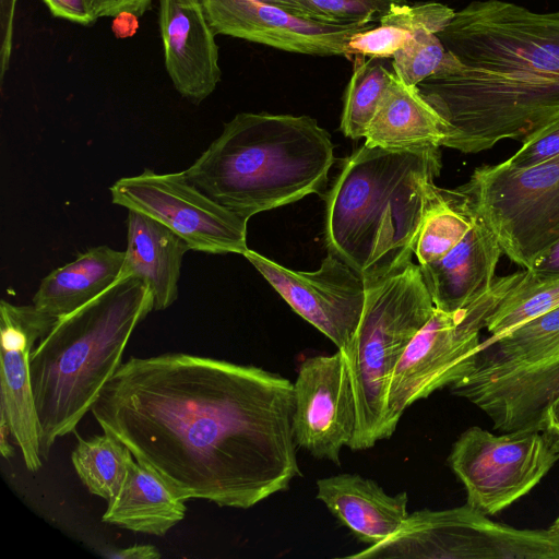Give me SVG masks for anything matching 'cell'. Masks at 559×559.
Masks as SVG:
<instances>
[{
	"label": "cell",
	"instance_id": "cell-30",
	"mask_svg": "<svg viewBox=\"0 0 559 559\" xmlns=\"http://www.w3.org/2000/svg\"><path fill=\"white\" fill-rule=\"evenodd\" d=\"M455 11L439 2H418L413 5H394L379 21L408 32L425 29L438 35L452 21Z\"/></svg>",
	"mask_w": 559,
	"mask_h": 559
},
{
	"label": "cell",
	"instance_id": "cell-38",
	"mask_svg": "<svg viewBox=\"0 0 559 559\" xmlns=\"http://www.w3.org/2000/svg\"><path fill=\"white\" fill-rule=\"evenodd\" d=\"M527 270L543 277H559V239Z\"/></svg>",
	"mask_w": 559,
	"mask_h": 559
},
{
	"label": "cell",
	"instance_id": "cell-4",
	"mask_svg": "<svg viewBox=\"0 0 559 559\" xmlns=\"http://www.w3.org/2000/svg\"><path fill=\"white\" fill-rule=\"evenodd\" d=\"M333 163L331 136L314 118L240 112L183 171L207 197L249 221L321 193Z\"/></svg>",
	"mask_w": 559,
	"mask_h": 559
},
{
	"label": "cell",
	"instance_id": "cell-14",
	"mask_svg": "<svg viewBox=\"0 0 559 559\" xmlns=\"http://www.w3.org/2000/svg\"><path fill=\"white\" fill-rule=\"evenodd\" d=\"M215 34L287 52L353 60L349 38L373 23H319L296 17L257 0H200Z\"/></svg>",
	"mask_w": 559,
	"mask_h": 559
},
{
	"label": "cell",
	"instance_id": "cell-16",
	"mask_svg": "<svg viewBox=\"0 0 559 559\" xmlns=\"http://www.w3.org/2000/svg\"><path fill=\"white\" fill-rule=\"evenodd\" d=\"M450 389L480 408L500 432L540 430L559 396V355L521 367L473 369Z\"/></svg>",
	"mask_w": 559,
	"mask_h": 559
},
{
	"label": "cell",
	"instance_id": "cell-34",
	"mask_svg": "<svg viewBox=\"0 0 559 559\" xmlns=\"http://www.w3.org/2000/svg\"><path fill=\"white\" fill-rule=\"evenodd\" d=\"M17 0H0V81L9 69L14 37V21Z\"/></svg>",
	"mask_w": 559,
	"mask_h": 559
},
{
	"label": "cell",
	"instance_id": "cell-18",
	"mask_svg": "<svg viewBox=\"0 0 559 559\" xmlns=\"http://www.w3.org/2000/svg\"><path fill=\"white\" fill-rule=\"evenodd\" d=\"M502 254L496 237L477 216L465 237L443 259L419 265L435 307L454 311L484 294L497 277Z\"/></svg>",
	"mask_w": 559,
	"mask_h": 559
},
{
	"label": "cell",
	"instance_id": "cell-42",
	"mask_svg": "<svg viewBox=\"0 0 559 559\" xmlns=\"http://www.w3.org/2000/svg\"><path fill=\"white\" fill-rule=\"evenodd\" d=\"M557 452L559 453V448L557 449ZM551 530L559 532V515L554 521V523L550 526Z\"/></svg>",
	"mask_w": 559,
	"mask_h": 559
},
{
	"label": "cell",
	"instance_id": "cell-6",
	"mask_svg": "<svg viewBox=\"0 0 559 559\" xmlns=\"http://www.w3.org/2000/svg\"><path fill=\"white\" fill-rule=\"evenodd\" d=\"M365 284L359 324L349 346L341 350L357 412L352 450H366L389 439L385 415L392 372L436 308L419 264L413 261Z\"/></svg>",
	"mask_w": 559,
	"mask_h": 559
},
{
	"label": "cell",
	"instance_id": "cell-35",
	"mask_svg": "<svg viewBox=\"0 0 559 559\" xmlns=\"http://www.w3.org/2000/svg\"><path fill=\"white\" fill-rule=\"evenodd\" d=\"M50 14L81 25H91L97 17L90 0H41Z\"/></svg>",
	"mask_w": 559,
	"mask_h": 559
},
{
	"label": "cell",
	"instance_id": "cell-5",
	"mask_svg": "<svg viewBox=\"0 0 559 559\" xmlns=\"http://www.w3.org/2000/svg\"><path fill=\"white\" fill-rule=\"evenodd\" d=\"M154 310L147 286L120 278L99 296L58 318L29 356L41 457L72 432L122 364L134 329Z\"/></svg>",
	"mask_w": 559,
	"mask_h": 559
},
{
	"label": "cell",
	"instance_id": "cell-13",
	"mask_svg": "<svg viewBox=\"0 0 559 559\" xmlns=\"http://www.w3.org/2000/svg\"><path fill=\"white\" fill-rule=\"evenodd\" d=\"M294 385L293 431L298 447L313 457L340 465L344 445L352 442L357 412L343 356L306 358L299 366Z\"/></svg>",
	"mask_w": 559,
	"mask_h": 559
},
{
	"label": "cell",
	"instance_id": "cell-3",
	"mask_svg": "<svg viewBox=\"0 0 559 559\" xmlns=\"http://www.w3.org/2000/svg\"><path fill=\"white\" fill-rule=\"evenodd\" d=\"M442 167L440 146L386 150L364 144L325 198V240L364 281L412 261Z\"/></svg>",
	"mask_w": 559,
	"mask_h": 559
},
{
	"label": "cell",
	"instance_id": "cell-23",
	"mask_svg": "<svg viewBox=\"0 0 559 559\" xmlns=\"http://www.w3.org/2000/svg\"><path fill=\"white\" fill-rule=\"evenodd\" d=\"M124 251L108 246L88 248L45 276L33 305L58 319L86 305L119 278Z\"/></svg>",
	"mask_w": 559,
	"mask_h": 559
},
{
	"label": "cell",
	"instance_id": "cell-26",
	"mask_svg": "<svg viewBox=\"0 0 559 559\" xmlns=\"http://www.w3.org/2000/svg\"><path fill=\"white\" fill-rule=\"evenodd\" d=\"M133 456L129 449L104 432L79 438L72 451L73 467L88 491L109 501L120 489Z\"/></svg>",
	"mask_w": 559,
	"mask_h": 559
},
{
	"label": "cell",
	"instance_id": "cell-8",
	"mask_svg": "<svg viewBox=\"0 0 559 559\" xmlns=\"http://www.w3.org/2000/svg\"><path fill=\"white\" fill-rule=\"evenodd\" d=\"M460 187L519 266L530 269L559 239V155L526 168L483 165Z\"/></svg>",
	"mask_w": 559,
	"mask_h": 559
},
{
	"label": "cell",
	"instance_id": "cell-21",
	"mask_svg": "<svg viewBox=\"0 0 559 559\" xmlns=\"http://www.w3.org/2000/svg\"><path fill=\"white\" fill-rule=\"evenodd\" d=\"M447 123L417 86L394 72L365 136L366 144L386 150L440 146Z\"/></svg>",
	"mask_w": 559,
	"mask_h": 559
},
{
	"label": "cell",
	"instance_id": "cell-11",
	"mask_svg": "<svg viewBox=\"0 0 559 559\" xmlns=\"http://www.w3.org/2000/svg\"><path fill=\"white\" fill-rule=\"evenodd\" d=\"M112 203L141 212L180 236L191 250L242 254L248 219L202 192L185 171L158 174L145 168L110 187Z\"/></svg>",
	"mask_w": 559,
	"mask_h": 559
},
{
	"label": "cell",
	"instance_id": "cell-36",
	"mask_svg": "<svg viewBox=\"0 0 559 559\" xmlns=\"http://www.w3.org/2000/svg\"><path fill=\"white\" fill-rule=\"evenodd\" d=\"M97 19L116 17L122 13L142 16L152 5L153 0H90Z\"/></svg>",
	"mask_w": 559,
	"mask_h": 559
},
{
	"label": "cell",
	"instance_id": "cell-22",
	"mask_svg": "<svg viewBox=\"0 0 559 559\" xmlns=\"http://www.w3.org/2000/svg\"><path fill=\"white\" fill-rule=\"evenodd\" d=\"M103 521L138 533L163 536L186 514L185 500L153 471L132 460Z\"/></svg>",
	"mask_w": 559,
	"mask_h": 559
},
{
	"label": "cell",
	"instance_id": "cell-24",
	"mask_svg": "<svg viewBox=\"0 0 559 559\" xmlns=\"http://www.w3.org/2000/svg\"><path fill=\"white\" fill-rule=\"evenodd\" d=\"M556 355H559V306L498 338L481 341L474 369L527 366Z\"/></svg>",
	"mask_w": 559,
	"mask_h": 559
},
{
	"label": "cell",
	"instance_id": "cell-27",
	"mask_svg": "<svg viewBox=\"0 0 559 559\" xmlns=\"http://www.w3.org/2000/svg\"><path fill=\"white\" fill-rule=\"evenodd\" d=\"M559 306V277H543L524 269L485 322L495 340Z\"/></svg>",
	"mask_w": 559,
	"mask_h": 559
},
{
	"label": "cell",
	"instance_id": "cell-7",
	"mask_svg": "<svg viewBox=\"0 0 559 559\" xmlns=\"http://www.w3.org/2000/svg\"><path fill=\"white\" fill-rule=\"evenodd\" d=\"M522 274L519 271L497 276L484 294L454 311L435 308L392 372L385 415L389 438L408 406L452 385L474 369L481 347L479 332L486 319Z\"/></svg>",
	"mask_w": 559,
	"mask_h": 559
},
{
	"label": "cell",
	"instance_id": "cell-41",
	"mask_svg": "<svg viewBox=\"0 0 559 559\" xmlns=\"http://www.w3.org/2000/svg\"><path fill=\"white\" fill-rule=\"evenodd\" d=\"M138 16L130 13H122L115 17L112 29L119 37L132 36L138 28Z\"/></svg>",
	"mask_w": 559,
	"mask_h": 559
},
{
	"label": "cell",
	"instance_id": "cell-20",
	"mask_svg": "<svg viewBox=\"0 0 559 559\" xmlns=\"http://www.w3.org/2000/svg\"><path fill=\"white\" fill-rule=\"evenodd\" d=\"M127 249L119 278L142 281L154 300V310H165L178 298V281L189 245L156 219L128 210Z\"/></svg>",
	"mask_w": 559,
	"mask_h": 559
},
{
	"label": "cell",
	"instance_id": "cell-31",
	"mask_svg": "<svg viewBox=\"0 0 559 559\" xmlns=\"http://www.w3.org/2000/svg\"><path fill=\"white\" fill-rule=\"evenodd\" d=\"M559 155V111L522 140V146L504 163L526 168Z\"/></svg>",
	"mask_w": 559,
	"mask_h": 559
},
{
	"label": "cell",
	"instance_id": "cell-29",
	"mask_svg": "<svg viewBox=\"0 0 559 559\" xmlns=\"http://www.w3.org/2000/svg\"><path fill=\"white\" fill-rule=\"evenodd\" d=\"M447 56L448 51L438 35L417 29L393 55V72L407 85L417 86L441 69Z\"/></svg>",
	"mask_w": 559,
	"mask_h": 559
},
{
	"label": "cell",
	"instance_id": "cell-39",
	"mask_svg": "<svg viewBox=\"0 0 559 559\" xmlns=\"http://www.w3.org/2000/svg\"><path fill=\"white\" fill-rule=\"evenodd\" d=\"M104 556L110 559H157L160 554L152 545H132L126 548L110 549Z\"/></svg>",
	"mask_w": 559,
	"mask_h": 559
},
{
	"label": "cell",
	"instance_id": "cell-37",
	"mask_svg": "<svg viewBox=\"0 0 559 559\" xmlns=\"http://www.w3.org/2000/svg\"><path fill=\"white\" fill-rule=\"evenodd\" d=\"M265 4L282 9L287 13L319 23H340L331 15L317 8L310 0H257Z\"/></svg>",
	"mask_w": 559,
	"mask_h": 559
},
{
	"label": "cell",
	"instance_id": "cell-1",
	"mask_svg": "<svg viewBox=\"0 0 559 559\" xmlns=\"http://www.w3.org/2000/svg\"><path fill=\"white\" fill-rule=\"evenodd\" d=\"M91 412L185 501L249 509L301 476L294 385L260 367L185 353L131 357Z\"/></svg>",
	"mask_w": 559,
	"mask_h": 559
},
{
	"label": "cell",
	"instance_id": "cell-28",
	"mask_svg": "<svg viewBox=\"0 0 559 559\" xmlns=\"http://www.w3.org/2000/svg\"><path fill=\"white\" fill-rule=\"evenodd\" d=\"M353 63L344 93L340 129L345 136L358 140L366 136L393 72L379 58L355 55Z\"/></svg>",
	"mask_w": 559,
	"mask_h": 559
},
{
	"label": "cell",
	"instance_id": "cell-17",
	"mask_svg": "<svg viewBox=\"0 0 559 559\" xmlns=\"http://www.w3.org/2000/svg\"><path fill=\"white\" fill-rule=\"evenodd\" d=\"M164 63L175 90L193 104L221 81L218 46L200 0H159Z\"/></svg>",
	"mask_w": 559,
	"mask_h": 559
},
{
	"label": "cell",
	"instance_id": "cell-25",
	"mask_svg": "<svg viewBox=\"0 0 559 559\" xmlns=\"http://www.w3.org/2000/svg\"><path fill=\"white\" fill-rule=\"evenodd\" d=\"M476 217L473 204L461 187H438L415 241L414 254L418 264L443 259L465 237Z\"/></svg>",
	"mask_w": 559,
	"mask_h": 559
},
{
	"label": "cell",
	"instance_id": "cell-33",
	"mask_svg": "<svg viewBox=\"0 0 559 559\" xmlns=\"http://www.w3.org/2000/svg\"><path fill=\"white\" fill-rule=\"evenodd\" d=\"M317 8L340 23H376L394 5L407 0H310Z\"/></svg>",
	"mask_w": 559,
	"mask_h": 559
},
{
	"label": "cell",
	"instance_id": "cell-12",
	"mask_svg": "<svg viewBox=\"0 0 559 559\" xmlns=\"http://www.w3.org/2000/svg\"><path fill=\"white\" fill-rule=\"evenodd\" d=\"M243 257L302 319L345 350L357 330L366 299L364 278L329 253L312 272L287 269L248 249Z\"/></svg>",
	"mask_w": 559,
	"mask_h": 559
},
{
	"label": "cell",
	"instance_id": "cell-40",
	"mask_svg": "<svg viewBox=\"0 0 559 559\" xmlns=\"http://www.w3.org/2000/svg\"><path fill=\"white\" fill-rule=\"evenodd\" d=\"M540 430L547 435L557 450L559 448V396L547 408Z\"/></svg>",
	"mask_w": 559,
	"mask_h": 559
},
{
	"label": "cell",
	"instance_id": "cell-15",
	"mask_svg": "<svg viewBox=\"0 0 559 559\" xmlns=\"http://www.w3.org/2000/svg\"><path fill=\"white\" fill-rule=\"evenodd\" d=\"M56 318L36 306L0 302L1 408L0 424L8 426L26 468L41 467L39 424L33 394L29 356Z\"/></svg>",
	"mask_w": 559,
	"mask_h": 559
},
{
	"label": "cell",
	"instance_id": "cell-10",
	"mask_svg": "<svg viewBox=\"0 0 559 559\" xmlns=\"http://www.w3.org/2000/svg\"><path fill=\"white\" fill-rule=\"evenodd\" d=\"M558 460L542 430L495 435L473 426L453 443L448 463L466 490V503L493 515L528 493Z\"/></svg>",
	"mask_w": 559,
	"mask_h": 559
},
{
	"label": "cell",
	"instance_id": "cell-32",
	"mask_svg": "<svg viewBox=\"0 0 559 559\" xmlns=\"http://www.w3.org/2000/svg\"><path fill=\"white\" fill-rule=\"evenodd\" d=\"M413 36L412 32L394 26L381 25L354 34L348 40V50L354 58H392Z\"/></svg>",
	"mask_w": 559,
	"mask_h": 559
},
{
	"label": "cell",
	"instance_id": "cell-2",
	"mask_svg": "<svg viewBox=\"0 0 559 559\" xmlns=\"http://www.w3.org/2000/svg\"><path fill=\"white\" fill-rule=\"evenodd\" d=\"M438 36L447 59L417 87L447 123L441 146L476 154L522 142L559 111V10L473 1Z\"/></svg>",
	"mask_w": 559,
	"mask_h": 559
},
{
	"label": "cell",
	"instance_id": "cell-19",
	"mask_svg": "<svg viewBox=\"0 0 559 559\" xmlns=\"http://www.w3.org/2000/svg\"><path fill=\"white\" fill-rule=\"evenodd\" d=\"M317 498L357 540L368 546L394 534L408 515L405 491L390 496L374 480L358 474L318 479Z\"/></svg>",
	"mask_w": 559,
	"mask_h": 559
},
{
	"label": "cell",
	"instance_id": "cell-9",
	"mask_svg": "<svg viewBox=\"0 0 559 559\" xmlns=\"http://www.w3.org/2000/svg\"><path fill=\"white\" fill-rule=\"evenodd\" d=\"M355 559H559V532L495 522L465 503L407 515L383 542Z\"/></svg>",
	"mask_w": 559,
	"mask_h": 559
}]
</instances>
